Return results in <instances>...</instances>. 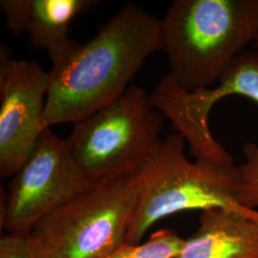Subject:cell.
<instances>
[{"label":"cell","mask_w":258,"mask_h":258,"mask_svg":"<svg viewBox=\"0 0 258 258\" xmlns=\"http://www.w3.org/2000/svg\"><path fill=\"white\" fill-rule=\"evenodd\" d=\"M161 50V20L133 3L85 43L68 38L48 50L45 127L76 123L117 100L148 56Z\"/></svg>","instance_id":"1"},{"label":"cell","mask_w":258,"mask_h":258,"mask_svg":"<svg viewBox=\"0 0 258 258\" xmlns=\"http://www.w3.org/2000/svg\"><path fill=\"white\" fill-rule=\"evenodd\" d=\"M161 20L169 76L184 91L209 88L258 36V0H175Z\"/></svg>","instance_id":"2"},{"label":"cell","mask_w":258,"mask_h":258,"mask_svg":"<svg viewBox=\"0 0 258 258\" xmlns=\"http://www.w3.org/2000/svg\"><path fill=\"white\" fill-rule=\"evenodd\" d=\"M183 135H169L156 152L131 174L138 201L126 243L137 245L161 219L178 212L225 208L258 220V211L237 199L238 166L206 160L190 162L184 155Z\"/></svg>","instance_id":"3"},{"label":"cell","mask_w":258,"mask_h":258,"mask_svg":"<svg viewBox=\"0 0 258 258\" xmlns=\"http://www.w3.org/2000/svg\"><path fill=\"white\" fill-rule=\"evenodd\" d=\"M138 201L132 176L100 181L27 234L37 258H102L126 243Z\"/></svg>","instance_id":"4"},{"label":"cell","mask_w":258,"mask_h":258,"mask_svg":"<svg viewBox=\"0 0 258 258\" xmlns=\"http://www.w3.org/2000/svg\"><path fill=\"white\" fill-rule=\"evenodd\" d=\"M165 116L137 85L74 123L67 139L75 160L95 182L132 174L163 144Z\"/></svg>","instance_id":"5"},{"label":"cell","mask_w":258,"mask_h":258,"mask_svg":"<svg viewBox=\"0 0 258 258\" xmlns=\"http://www.w3.org/2000/svg\"><path fill=\"white\" fill-rule=\"evenodd\" d=\"M96 183L79 166L67 141L46 128L2 195L1 226L8 232L28 234Z\"/></svg>","instance_id":"6"},{"label":"cell","mask_w":258,"mask_h":258,"mask_svg":"<svg viewBox=\"0 0 258 258\" xmlns=\"http://www.w3.org/2000/svg\"><path fill=\"white\" fill-rule=\"evenodd\" d=\"M218 85L186 92L166 75L150 95L154 107L171 120L189 144L191 155L221 166L234 165L233 157L212 136L209 117L213 106L231 95L258 104V50H245L222 75Z\"/></svg>","instance_id":"7"},{"label":"cell","mask_w":258,"mask_h":258,"mask_svg":"<svg viewBox=\"0 0 258 258\" xmlns=\"http://www.w3.org/2000/svg\"><path fill=\"white\" fill-rule=\"evenodd\" d=\"M0 174H16L46 129L49 72L37 61L18 60L0 50Z\"/></svg>","instance_id":"8"},{"label":"cell","mask_w":258,"mask_h":258,"mask_svg":"<svg viewBox=\"0 0 258 258\" xmlns=\"http://www.w3.org/2000/svg\"><path fill=\"white\" fill-rule=\"evenodd\" d=\"M178 258H258V220L231 209L205 210Z\"/></svg>","instance_id":"9"},{"label":"cell","mask_w":258,"mask_h":258,"mask_svg":"<svg viewBox=\"0 0 258 258\" xmlns=\"http://www.w3.org/2000/svg\"><path fill=\"white\" fill-rule=\"evenodd\" d=\"M95 0H32L27 34L32 44L47 51L67 40L70 24L99 4Z\"/></svg>","instance_id":"10"},{"label":"cell","mask_w":258,"mask_h":258,"mask_svg":"<svg viewBox=\"0 0 258 258\" xmlns=\"http://www.w3.org/2000/svg\"><path fill=\"white\" fill-rule=\"evenodd\" d=\"M184 245V239L174 231L161 230L143 244L124 243L102 258H178Z\"/></svg>","instance_id":"11"},{"label":"cell","mask_w":258,"mask_h":258,"mask_svg":"<svg viewBox=\"0 0 258 258\" xmlns=\"http://www.w3.org/2000/svg\"><path fill=\"white\" fill-rule=\"evenodd\" d=\"M245 162L238 166L239 182L236 199L249 210L258 208V146L248 142L243 146Z\"/></svg>","instance_id":"12"},{"label":"cell","mask_w":258,"mask_h":258,"mask_svg":"<svg viewBox=\"0 0 258 258\" xmlns=\"http://www.w3.org/2000/svg\"><path fill=\"white\" fill-rule=\"evenodd\" d=\"M32 0H1L0 8L6 18V25L15 37L27 33Z\"/></svg>","instance_id":"13"},{"label":"cell","mask_w":258,"mask_h":258,"mask_svg":"<svg viewBox=\"0 0 258 258\" xmlns=\"http://www.w3.org/2000/svg\"><path fill=\"white\" fill-rule=\"evenodd\" d=\"M0 258H37L27 234L8 232L0 239Z\"/></svg>","instance_id":"14"},{"label":"cell","mask_w":258,"mask_h":258,"mask_svg":"<svg viewBox=\"0 0 258 258\" xmlns=\"http://www.w3.org/2000/svg\"><path fill=\"white\" fill-rule=\"evenodd\" d=\"M252 46L254 47V48H256V49H258V36L257 37H256V39L254 40V42L252 43Z\"/></svg>","instance_id":"15"}]
</instances>
